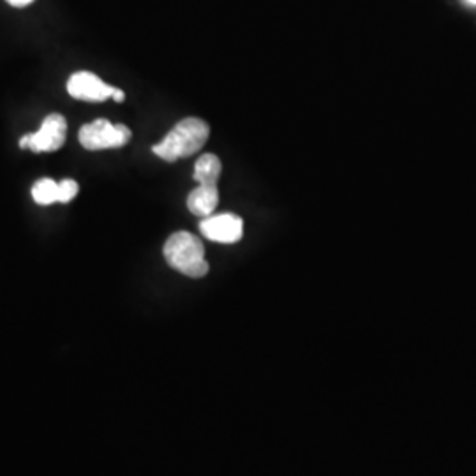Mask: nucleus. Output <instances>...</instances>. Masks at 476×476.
I'll return each mask as SVG.
<instances>
[{
  "label": "nucleus",
  "mask_w": 476,
  "mask_h": 476,
  "mask_svg": "<svg viewBox=\"0 0 476 476\" xmlns=\"http://www.w3.org/2000/svg\"><path fill=\"white\" fill-rule=\"evenodd\" d=\"M210 136V127L206 122L197 117L180 120L164 140L152 147V152L166 162H175L178 159L189 158L199 152Z\"/></svg>",
  "instance_id": "1"
},
{
  "label": "nucleus",
  "mask_w": 476,
  "mask_h": 476,
  "mask_svg": "<svg viewBox=\"0 0 476 476\" xmlns=\"http://www.w3.org/2000/svg\"><path fill=\"white\" fill-rule=\"evenodd\" d=\"M162 252L168 265L188 278L201 279L208 274L210 267L205 260V247L189 232L173 233L166 240Z\"/></svg>",
  "instance_id": "2"
},
{
  "label": "nucleus",
  "mask_w": 476,
  "mask_h": 476,
  "mask_svg": "<svg viewBox=\"0 0 476 476\" xmlns=\"http://www.w3.org/2000/svg\"><path fill=\"white\" fill-rule=\"evenodd\" d=\"M131 129L124 124H112L110 120L97 119L85 124L78 133L79 143L87 151L120 149L131 142Z\"/></svg>",
  "instance_id": "3"
},
{
  "label": "nucleus",
  "mask_w": 476,
  "mask_h": 476,
  "mask_svg": "<svg viewBox=\"0 0 476 476\" xmlns=\"http://www.w3.org/2000/svg\"><path fill=\"white\" fill-rule=\"evenodd\" d=\"M66 134H68V122L60 114H51L42 120L40 129L36 133L25 134L20 140L22 149H29L36 154L41 152H55L62 149L66 143Z\"/></svg>",
  "instance_id": "4"
},
{
  "label": "nucleus",
  "mask_w": 476,
  "mask_h": 476,
  "mask_svg": "<svg viewBox=\"0 0 476 476\" xmlns=\"http://www.w3.org/2000/svg\"><path fill=\"white\" fill-rule=\"evenodd\" d=\"M68 92L71 97L87 103H103L112 99L115 87L106 85L103 79L88 71H78L68 79Z\"/></svg>",
  "instance_id": "5"
},
{
  "label": "nucleus",
  "mask_w": 476,
  "mask_h": 476,
  "mask_svg": "<svg viewBox=\"0 0 476 476\" xmlns=\"http://www.w3.org/2000/svg\"><path fill=\"white\" fill-rule=\"evenodd\" d=\"M199 232L217 243H235L243 235V221L235 214H212L199 223Z\"/></svg>",
  "instance_id": "6"
},
{
  "label": "nucleus",
  "mask_w": 476,
  "mask_h": 476,
  "mask_svg": "<svg viewBox=\"0 0 476 476\" xmlns=\"http://www.w3.org/2000/svg\"><path fill=\"white\" fill-rule=\"evenodd\" d=\"M219 205V191L217 186H198L188 197V208L197 217H208L215 212Z\"/></svg>",
  "instance_id": "7"
},
{
  "label": "nucleus",
  "mask_w": 476,
  "mask_h": 476,
  "mask_svg": "<svg viewBox=\"0 0 476 476\" xmlns=\"http://www.w3.org/2000/svg\"><path fill=\"white\" fill-rule=\"evenodd\" d=\"M221 173V159L214 154H203L195 164V180L198 182V186H217Z\"/></svg>",
  "instance_id": "8"
},
{
  "label": "nucleus",
  "mask_w": 476,
  "mask_h": 476,
  "mask_svg": "<svg viewBox=\"0 0 476 476\" xmlns=\"http://www.w3.org/2000/svg\"><path fill=\"white\" fill-rule=\"evenodd\" d=\"M32 198L38 205L59 203V182L51 178H41L32 188Z\"/></svg>",
  "instance_id": "9"
},
{
  "label": "nucleus",
  "mask_w": 476,
  "mask_h": 476,
  "mask_svg": "<svg viewBox=\"0 0 476 476\" xmlns=\"http://www.w3.org/2000/svg\"><path fill=\"white\" fill-rule=\"evenodd\" d=\"M79 186L73 178H64L59 182V203H69L78 195Z\"/></svg>",
  "instance_id": "10"
},
{
  "label": "nucleus",
  "mask_w": 476,
  "mask_h": 476,
  "mask_svg": "<svg viewBox=\"0 0 476 476\" xmlns=\"http://www.w3.org/2000/svg\"><path fill=\"white\" fill-rule=\"evenodd\" d=\"M9 5H13V7H27V5H31L34 0H5Z\"/></svg>",
  "instance_id": "11"
},
{
  "label": "nucleus",
  "mask_w": 476,
  "mask_h": 476,
  "mask_svg": "<svg viewBox=\"0 0 476 476\" xmlns=\"http://www.w3.org/2000/svg\"><path fill=\"white\" fill-rule=\"evenodd\" d=\"M112 99H114L115 103H122V101L125 99V94H124V90H120V88H115V92H114Z\"/></svg>",
  "instance_id": "12"
},
{
  "label": "nucleus",
  "mask_w": 476,
  "mask_h": 476,
  "mask_svg": "<svg viewBox=\"0 0 476 476\" xmlns=\"http://www.w3.org/2000/svg\"><path fill=\"white\" fill-rule=\"evenodd\" d=\"M466 2H470L471 5H476V0H466Z\"/></svg>",
  "instance_id": "13"
}]
</instances>
